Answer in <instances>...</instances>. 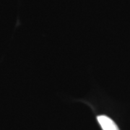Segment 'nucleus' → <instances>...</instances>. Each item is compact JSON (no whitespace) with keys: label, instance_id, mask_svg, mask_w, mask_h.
<instances>
[{"label":"nucleus","instance_id":"f257e3e1","mask_svg":"<svg viewBox=\"0 0 130 130\" xmlns=\"http://www.w3.org/2000/svg\"><path fill=\"white\" fill-rule=\"evenodd\" d=\"M97 119L103 130H119L116 123L108 116L101 115L98 116Z\"/></svg>","mask_w":130,"mask_h":130}]
</instances>
